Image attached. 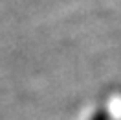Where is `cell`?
I'll return each mask as SVG.
<instances>
[{
  "mask_svg": "<svg viewBox=\"0 0 121 120\" xmlns=\"http://www.w3.org/2000/svg\"><path fill=\"white\" fill-rule=\"evenodd\" d=\"M90 120H108V115H106V111H97Z\"/></svg>",
  "mask_w": 121,
  "mask_h": 120,
  "instance_id": "1",
  "label": "cell"
}]
</instances>
